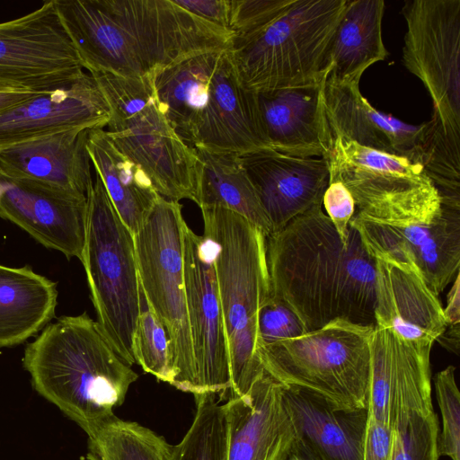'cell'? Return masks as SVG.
<instances>
[{"label": "cell", "mask_w": 460, "mask_h": 460, "mask_svg": "<svg viewBox=\"0 0 460 460\" xmlns=\"http://www.w3.org/2000/svg\"><path fill=\"white\" fill-rule=\"evenodd\" d=\"M133 339V350L137 363L146 373L159 381L172 384L169 339L163 323L147 306L145 298Z\"/></svg>", "instance_id": "cell-31"}, {"label": "cell", "mask_w": 460, "mask_h": 460, "mask_svg": "<svg viewBox=\"0 0 460 460\" xmlns=\"http://www.w3.org/2000/svg\"><path fill=\"white\" fill-rule=\"evenodd\" d=\"M196 412L182 439L172 446L171 460H227L223 405L212 393L194 395Z\"/></svg>", "instance_id": "cell-30"}, {"label": "cell", "mask_w": 460, "mask_h": 460, "mask_svg": "<svg viewBox=\"0 0 460 460\" xmlns=\"http://www.w3.org/2000/svg\"><path fill=\"white\" fill-rule=\"evenodd\" d=\"M323 205L340 239L346 243L349 239V221L355 214L354 199L340 177L329 170V183L324 191Z\"/></svg>", "instance_id": "cell-36"}, {"label": "cell", "mask_w": 460, "mask_h": 460, "mask_svg": "<svg viewBox=\"0 0 460 460\" xmlns=\"http://www.w3.org/2000/svg\"><path fill=\"white\" fill-rule=\"evenodd\" d=\"M383 0H347L325 55L326 80L358 84L371 65L385 59Z\"/></svg>", "instance_id": "cell-25"}, {"label": "cell", "mask_w": 460, "mask_h": 460, "mask_svg": "<svg viewBox=\"0 0 460 460\" xmlns=\"http://www.w3.org/2000/svg\"><path fill=\"white\" fill-rule=\"evenodd\" d=\"M204 236L214 245V264L227 337L231 388L243 397L264 373L257 355L258 314L270 296L266 236L241 215L202 208Z\"/></svg>", "instance_id": "cell-5"}, {"label": "cell", "mask_w": 460, "mask_h": 460, "mask_svg": "<svg viewBox=\"0 0 460 460\" xmlns=\"http://www.w3.org/2000/svg\"><path fill=\"white\" fill-rule=\"evenodd\" d=\"M271 296L283 300L306 332L335 320L376 325V260L349 225L342 243L323 206L266 237Z\"/></svg>", "instance_id": "cell-1"}, {"label": "cell", "mask_w": 460, "mask_h": 460, "mask_svg": "<svg viewBox=\"0 0 460 460\" xmlns=\"http://www.w3.org/2000/svg\"><path fill=\"white\" fill-rule=\"evenodd\" d=\"M57 282L29 266L0 264V348L21 344L55 317Z\"/></svg>", "instance_id": "cell-26"}, {"label": "cell", "mask_w": 460, "mask_h": 460, "mask_svg": "<svg viewBox=\"0 0 460 460\" xmlns=\"http://www.w3.org/2000/svg\"><path fill=\"white\" fill-rule=\"evenodd\" d=\"M293 0H231L229 30L234 35L253 32L281 14Z\"/></svg>", "instance_id": "cell-35"}, {"label": "cell", "mask_w": 460, "mask_h": 460, "mask_svg": "<svg viewBox=\"0 0 460 460\" xmlns=\"http://www.w3.org/2000/svg\"><path fill=\"white\" fill-rule=\"evenodd\" d=\"M448 295L446 308H443L444 316L447 325H456L460 322V290L459 274L453 281Z\"/></svg>", "instance_id": "cell-40"}, {"label": "cell", "mask_w": 460, "mask_h": 460, "mask_svg": "<svg viewBox=\"0 0 460 460\" xmlns=\"http://www.w3.org/2000/svg\"><path fill=\"white\" fill-rule=\"evenodd\" d=\"M84 69L54 0L0 22V83L49 92L67 85Z\"/></svg>", "instance_id": "cell-13"}, {"label": "cell", "mask_w": 460, "mask_h": 460, "mask_svg": "<svg viewBox=\"0 0 460 460\" xmlns=\"http://www.w3.org/2000/svg\"><path fill=\"white\" fill-rule=\"evenodd\" d=\"M192 14L229 30L231 0H172Z\"/></svg>", "instance_id": "cell-38"}, {"label": "cell", "mask_w": 460, "mask_h": 460, "mask_svg": "<svg viewBox=\"0 0 460 460\" xmlns=\"http://www.w3.org/2000/svg\"><path fill=\"white\" fill-rule=\"evenodd\" d=\"M172 445L152 429L116 415L88 437L87 460H171Z\"/></svg>", "instance_id": "cell-29"}, {"label": "cell", "mask_w": 460, "mask_h": 460, "mask_svg": "<svg viewBox=\"0 0 460 460\" xmlns=\"http://www.w3.org/2000/svg\"><path fill=\"white\" fill-rule=\"evenodd\" d=\"M435 411L416 414L393 429V460H438L439 434Z\"/></svg>", "instance_id": "cell-33"}, {"label": "cell", "mask_w": 460, "mask_h": 460, "mask_svg": "<svg viewBox=\"0 0 460 460\" xmlns=\"http://www.w3.org/2000/svg\"><path fill=\"white\" fill-rule=\"evenodd\" d=\"M0 217L27 232L48 249L82 260L87 197L8 179L0 174Z\"/></svg>", "instance_id": "cell-17"}, {"label": "cell", "mask_w": 460, "mask_h": 460, "mask_svg": "<svg viewBox=\"0 0 460 460\" xmlns=\"http://www.w3.org/2000/svg\"><path fill=\"white\" fill-rule=\"evenodd\" d=\"M0 195H1V190H0Z\"/></svg>", "instance_id": "cell-43"}, {"label": "cell", "mask_w": 460, "mask_h": 460, "mask_svg": "<svg viewBox=\"0 0 460 460\" xmlns=\"http://www.w3.org/2000/svg\"><path fill=\"white\" fill-rule=\"evenodd\" d=\"M108 102L91 74L84 73L61 88L45 92L0 112V149L76 128H103Z\"/></svg>", "instance_id": "cell-18"}, {"label": "cell", "mask_w": 460, "mask_h": 460, "mask_svg": "<svg viewBox=\"0 0 460 460\" xmlns=\"http://www.w3.org/2000/svg\"><path fill=\"white\" fill-rule=\"evenodd\" d=\"M22 363L34 390L88 437L115 416L138 377L86 313L47 325L26 346Z\"/></svg>", "instance_id": "cell-3"}, {"label": "cell", "mask_w": 460, "mask_h": 460, "mask_svg": "<svg viewBox=\"0 0 460 460\" xmlns=\"http://www.w3.org/2000/svg\"><path fill=\"white\" fill-rule=\"evenodd\" d=\"M440 195L441 214L429 224L391 226L357 213L349 221L373 257L414 267L438 296L460 268V196Z\"/></svg>", "instance_id": "cell-15"}, {"label": "cell", "mask_w": 460, "mask_h": 460, "mask_svg": "<svg viewBox=\"0 0 460 460\" xmlns=\"http://www.w3.org/2000/svg\"><path fill=\"white\" fill-rule=\"evenodd\" d=\"M324 102L333 137L405 157L423 167L429 121L414 126L378 111L361 94L358 84H335L325 79Z\"/></svg>", "instance_id": "cell-20"}, {"label": "cell", "mask_w": 460, "mask_h": 460, "mask_svg": "<svg viewBox=\"0 0 460 460\" xmlns=\"http://www.w3.org/2000/svg\"><path fill=\"white\" fill-rule=\"evenodd\" d=\"M393 429L368 415L363 460H393Z\"/></svg>", "instance_id": "cell-37"}, {"label": "cell", "mask_w": 460, "mask_h": 460, "mask_svg": "<svg viewBox=\"0 0 460 460\" xmlns=\"http://www.w3.org/2000/svg\"><path fill=\"white\" fill-rule=\"evenodd\" d=\"M347 0H293L277 18L227 49L243 88L258 93L298 87L327 77L325 55Z\"/></svg>", "instance_id": "cell-6"}, {"label": "cell", "mask_w": 460, "mask_h": 460, "mask_svg": "<svg viewBox=\"0 0 460 460\" xmlns=\"http://www.w3.org/2000/svg\"><path fill=\"white\" fill-rule=\"evenodd\" d=\"M327 160L363 217L404 226L430 223L438 213V190L419 164L340 137Z\"/></svg>", "instance_id": "cell-11"}, {"label": "cell", "mask_w": 460, "mask_h": 460, "mask_svg": "<svg viewBox=\"0 0 460 460\" xmlns=\"http://www.w3.org/2000/svg\"><path fill=\"white\" fill-rule=\"evenodd\" d=\"M402 64L433 102L435 136L460 157V0H409Z\"/></svg>", "instance_id": "cell-12"}, {"label": "cell", "mask_w": 460, "mask_h": 460, "mask_svg": "<svg viewBox=\"0 0 460 460\" xmlns=\"http://www.w3.org/2000/svg\"><path fill=\"white\" fill-rule=\"evenodd\" d=\"M84 69L148 80L196 54L228 49L234 33L172 0H54Z\"/></svg>", "instance_id": "cell-2"}, {"label": "cell", "mask_w": 460, "mask_h": 460, "mask_svg": "<svg viewBox=\"0 0 460 460\" xmlns=\"http://www.w3.org/2000/svg\"><path fill=\"white\" fill-rule=\"evenodd\" d=\"M273 233L316 206H323L329 183L325 158L293 157L273 149L239 155Z\"/></svg>", "instance_id": "cell-19"}, {"label": "cell", "mask_w": 460, "mask_h": 460, "mask_svg": "<svg viewBox=\"0 0 460 460\" xmlns=\"http://www.w3.org/2000/svg\"><path fill=\"white\" fill-rule=\"evenodd\" d=\"M198 155L196 200L200 208L232 210L259 228L267 237L272 226L239 155L195 148Z\"/></svg>", "instance_id": "cell-28"}, {"label": "cell", "mask_w": 460, "mask_h": 460, "mask_svg": "<svg viewBox=\"0 0 460 460\" xmlns=\"http://www.w3.org/2000/svg\"><path fill=\"white\" fill-rule=\"evenodd\" d=\"M298 438L321 460H363L367 409L339 410L321 397L284 386Z\"/></svg>", "instance_id": "cell-24"}, {"label": "cell", "mask_w": 460, "mask_h": 460, "mask_svg": "<svg viewBox=\"0 0 460 460\" xmlns=\"http://www.w3.org/2000/svg\"><path fill=\"white\" fill-rule=\"evenodd\" d=\"M150 81L159 111L190 146L238 155L270 148L255 93L240 84L227 49L191 56Z\"/></svg>", "instance_id": "cell-4"}, {"label": "cell", "mask_w": 460, "mask_h": 460, "mask_svg": "<svg viewBox=\"0 0 460 460\" xmlns=\"http://www.w3.org/2000/svg\"><path fill=\"white\" fill-rule=\"evenodd\" d=\"M376 260V325L407 341L433 346L447 324L438 299L414 267L386 257Z\"/></svg>", "instance_id": "cell-23"}, {"label": "cell", "mask_w": 460, "mask_h": 460, "mask_svg": "<svg viewBox=\"0 0 460 460\" xmlns=\"http://www.w3.org/2000/svg\"><path fill=\"white\" fill-rule=\"evenodd\" d=\"M375 326L335 320L299 337L260 345L258 358L285 387L309 392L335 409H367Z\"/></svg>", "instance_id": "cell-7"}, {"label": "cell", "mask_w": 460, "mask_h": 460, "mask_svg": "<svg viewBox=\"0 0 460 460\" xmlns=\"http://www.w3.org/2000/svg\"><path fill=\"white\" fill-rule=\"evenodd\" d=\"M81 262L98 324L116 353L136 363L133 339L142 308L134 235L115 210L96 174L87 194V225Z\"/></svg>", "instance_id": "cell-9"}, {"label": "cell", "mask_w": 460, "mask_h": 460, "mask_svg": "<svg viewBox=\"0 0 460 460\" xmlns=\"http://www.w3.org/2000/svg\"><path fill=\"white\" fill-rule=\"evenodd\" d=\"M436 398L441 413L438 449L439 456L460 460V394L456 367L448 366L434 376Z\"/></svg>", "instance_id": "cell-32"}, {"label": "cell", "mask_w": 460, "mask_h": 460, "mask_svg": "<svg viewBox=\"0 0 460 460\" xmlns=\"http://www.w3.org/2000/svg\"><path fill=\"white\" fill-rule=\"evenodd\" d=\"M87 149L115 210L134 235L159 194L145 172L114 146L103 128L90 130Z\"/></svg>", "instance_id": "cell-27"}, {"label": "cell", "mask_w": 460, "mask_h": 460, "mask_svg": "<svg viewBox=\"0 0 460 460\" xmlns=\"http://www.w3.org/2000/svg\"><path fill=\"white\" fill-rule=\"evenodd\" d=\"M325 79L255 93L261 127L271 149L293 157L328 159L333 137L325 111Z\"/></svg>", "instance_id": "cell-21"}, {"label": "cell", "mask_w": 460, "mask_h": 460, "mask_svg": "<svg viewBox=\"0 0 460 460\" xmlns=\"http://www.w3.org/2000/svg\"><path fill=\"white\" fill-rule=\"evenodd\" d=\"M447 327L448 329L446 328L445 332L438 337V339H443V341L440 342L446 349L455 352L456 354H458L459 324L447 325Z\"/></svg>", "instance_id": "cell-41"}, {"label": "cell", "mask_w": 460, "mask_h": 460, "mask_svg": "<svg viewBox=\"0 0 460 460\" xmlns=\"http://www.w3.org/2000/svg\"><path fill=\"white\" fill-rule=\"evenodd\" d=\"M184 282L199 394H219L231 388L227 337L220 305L210 239L183 232Z\"/></svg>", "instance_id": "cell-14"}, {"label": "cell", "mask_w": 460, "mask_h": 460, "mask_svg": "<svg viewBox=\"0 0 460 460\" xmlns=\"http://www.w3.org/2000/svg\"><path fill=\"white\" fill-rule=\"evenodd\" d=\"M179 201L161 195L134 234L140 288L147 306L164 326L169 344L172 385L199 394L189 324L183 262L187 225Z\"/></svg>", "instance_id": "cell-10"}, {"label": "cell", "mask_w": 460, "mask_h": 460, "mask_svg": "<svg viewBox=\"0 0 460 460\" xmlns=\"http://www.w3.org/2000/svg\"><path fill=\"white\" fill-rule=\"evenodd\" d=\"M223 405L227 460H288L298 435L284 386L265 372L248 394Z\"/></svg>", "instance_id": "cell-16"}, {"label": "cell", "mask_w": 460, "mask_h": 460, "mask_svg": "<svg viewBox=\"0 0 460 460\" xmlns=\"http://www.w3.org/2000/svg\"><path fill=\"white\" fill-rule=\"evenodd\" d=\"M42 93L45 92L0 83V112Z\"/></svg>", "instance_id": "cell-39"}, {"label": "cell", "mask_w": 460, "mask_h": 460, "mask_svg": "<svg viewBox=\"0 0 460 460\" xmlns=\"http://www.w3.org/2000/svg\"><path fill=\"white\" fill-rule=\"evenodd\" d=\"M109 108L107 135L114 146L148 176L168 199L196 200L198 155L159 111L150 79L90 72Z\"/></svg>", "instance_id": "cell-8"}, {"label": "cell", "mask_w": 460, "mask_h": 460, "mask_svg": "<svg viewBox=\"0 0 460 460\" xmlns=\"http://www.w3.org/2000/svg\"><path fill=\"white\" fill-rule=\"evenodd\" d=\"M88 128L61 131L0 149V174L87 197L93 181Z\"/></svg>", "instance_id": "cell-22"}, {"label": "cell", "mask_w": 460, "mask_h": 460, "mask_svg": "<svg viewBox=\"0 0 460 460\" xmlns=\"http://www.w3.org/2000/svg\"><path fill=\"white\" fill-rule=\"evenodd\" d=\"M290 458L292 460H321L315 452L299 438L294 445Z\"/></svg>", "instance_id": "cell-42"}, {"label": "cell", "mask_w": 460, "mask_h": 460, "mask_svg": "<svg viewBox=\"0 0 460 460\" xmlns=\"http://www.w3.org/2000/svg\"><path fill=\"white\" fill-rule=\"evenodd\" d=\"M305 332L302 322L293 310L283 300L270 295L259 311L257 348L296 338Z\"/></svg>", "instance_id": "cell-34"}]
</instances>
